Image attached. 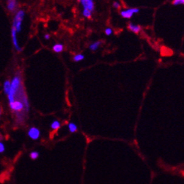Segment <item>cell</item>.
<instances>
[{
  "instance_id": "15",
  "label": "cell",
  "mask_w": 184,
  "mask_h": 184,
  "mask_svg": "<svg viewBox=\"0 0 184 184\" xmlns=\"http://www.w3.org/2000/svg\"><path fill=\"white\" fill-rule=\"evenodd\" d=\"M82 15L85 18H91L92 16V12H91L89 10H87V9H83L82 11Z\"/></svg>"
},
{
  "instance_id": "16",
  "label": "cell",
  "mask_w": 184,
  "mask_h": 184,
  "mask_svg": "<svg viewBox=\"0 0 184 184\" xmlns=\"http://www.w3.org/2000/svg\"><path fill=\"white\" fill-rule=\"evenodd\" d=\"M29 156L32 160H35V159H37L38 157H39V153L37 151H32L30 153Z\"/></svg>"
},
{
  "instance_id": "7",
  "label": "cell",
  "mask_w": 184,
  "mask_h": 184,
  "mask_svg": "<svg viewBox=\"0 0 184 184\" xmlns=\"http://www.w3.org/2000/svg\"><path fill=\"white\" fill-rule=\"evenodd\" d=\"M18 6L17 0H8L7 9L10 13H16Z\"/></svg>"
},
{
  "instance_id": "9",
  "label": "cell",
  "mask_w": 184,
  "mask_h": 184,
  "mask_svg": "<svg viewBox=\"0 0 184 184\" xmlns=\"http://www.w3.org/2000/svg\"><path fill=\"white\" fill-rule=\"evenodd\" d=\"M53 50L54 52L57 53V54H60L64 51V45L61 43L55 44L53 47Z\"/></svg>"
},
{
  "instance_id": "13",
  "label": "cell",
  "mask_w": 184,
  "mask_h": 184,
  "mask_svg": "<svg viewBox=\"0 0 184 184\" xmlns=\"http://www.w3.org/2000/svg\"><path fill=\"white\" fill-rule=\"evenodd\" d=\"M84 59H85V56L82 54H75L74 55L73 58V61H75V62H81V61L83 60Z\"/></svg>"
},
{
  "instance_id": "21",
  "label": "cell",
  "mask_w": 184,
  "mask_h": 184,
  "mask_svg": "<svg viewBox=\"0 0 184 184\" xmlns=\"http://www.w3.org/2000/svg\"><path fill=\"white\" fill-rule=\"evenodd\" d=\"M50 38V35L49 34H45L44 35V39L45 40H49Z\"/></svg>"
},
{
  "instance_id": "3",
  "label": "cell",
  "mask_w": 184,
  "mask_h": 184,
  "mask_svg": "<svg viewBox=\"0 0 184 184\" xmlns=\"http://www.w3.org/2000/svg\"><path fill=\"white\" fill-rule=\"evenodd\" d=\"M140 10L137 8H130V9H124L120 11L121 16L124 19H130L133 17L134 14H138Z\"/></svg>"
},
{
  "instance_id": "18",
  "label": "cell",
  "mask_w": 184,
  "mask_h": 184,
  "mask_svg": "<svg viewBox=\"0 0 184 184\" xmlns=\"http://www.w3.org/2000/svg\"><path fill=\"white\" fill-rule=\"evenodd\" d=\"M112 33H113V30L112 28H110V27H108V28H106V30H105V34H106L107 36H110Z\"/></svg>"
},
{
  "instance_id": "8",
  "label": "cell",
  "mask_w": 184,
  "mask_h": 184,
  "mask_svg": "<svg viewBox=\"0 0 184 184\" xmlns=\"http://www.w3.org/2000/svg\"><path fill=\"white\" fill-rule=\"evenodd\" d=\"M128 29L131 32H133L134 33H139L141 30V27L139 25H137V24H134L133 23H130L128 24Z\"/></svg>"
},
{
  "instance_id": "2",
  "label": "cell",
  "mask_w": 184,
  "mask_h": 184,
  "mask_svg": "<svg viewBox=\"0 0 184 184\" xmlns=\"http://www.w3.org/2000/svg\"><path fill=\"white\" fill-rule=\"evenodd\" d=\"M24 17H25V11L22 9L17 11L14 15V20H13L12 27L16 30L17 33H20L22 30V24L23 22Z\"/></svg>"
},
{
  "instance_id": "17",
  "label": "cell",
  "mask_w": 184,
  "mask_h": 184,
  "mask_svg": "<svg viewBox=\"0 0 184 184\" xmlns=\"http://www.w3.org/2000/svg\"><path fill=\"white\" fill-rule=\"evenodd\" d=\"M172 4L175 6L181 5L184 4V0H173Z\"/></svg>"
},
{
  "instance_id": "23",
  "label": "cell",
  "mask_w": 184,
  "mask_h": 184,
  "mask_svg": "<svg viewBox=\"0 0 184 184\" xmlns=\"http://www.w3.org/2000/svg\"><path fill=\"white\" fill-rule=\"evenodd\" d=\"M1 113H2V110H1V108H0V116H1Z\"/></svg>"
},
{
  "instance_id": "4",
  "label": "cell",
  "mask_w": 184,
  "mask_h": 184,
  "mask_svg": "<svg viewBox=\"0 0 184 184\" xmlns=\"http://www.w3.org/2000/svg\"><path fill=\"white\" fill-rule=\"evenodd\" d=\"M11 40H12L13 45H14L16 51H18V52L22 51V48L19 45L18 40H17V33L13 27H11Z\"/></svg>"
},
{
  "instance_id": "20",
  "label": "cell",
  "mask_w": 184,
  "mask_h": 184,
  "mask_svg": "<svg viewBox=\"0 0 184 184\" xmlns=\"http://www.w3.org/2000/svg\"><path fill=\"white\" fill-rule=\"evenodd\" d=\"M5 147L4 143L2 141H0V153H3L5 151Z\"/></svg>"
},
{
  "instance_id": "10",
  "label": "cell",
  "mask_w": 184,
  "mask_h": 184,
  "mask_svg": "<svg viewBox=\"0 0 184 184\" xmlns=\"http://www.w3.org/2000/svg\"><path fill=\"white\" fill-rule=\"evenodd\" d=\"M103 44L102 41H97L91 44L89 46V50H91L92 51H95L98 49V48L101 47V45Z\"/></svg>"
},
{
  "instance_id": "1",
  "label": "cell",
  "mask_w": 184,
  "mask_h": 184,
  "mask_svg": "<svg viewBox=\"0 0 184 184\" xmlns=\"http://www.w3.org/2000/svg\"><path fill=\"white\" fill-rule=\"evenodd\" d=\"M10 109L15 115L18 124H23L30 110V104L26 93L22 75L17 72L11 80V87L7 94Z\"/></svg>"
},
{
  "instance_id": "22",
  "label": "cell",
  "mask_w": 184,
  "mask_h": 184,
  "mask_svg": "<svg viewBox=\"0 0 184 184\" xmlns=\"http://www.w3.org/2000/svg\"><path fill=\"white\" fill-rule=\"evenodd\" d=\"M1 140H2V135H0V141H1Z\"/></svg>"
},
{
  "instance_id": "5",
  "label": "cell",
  "mask_w": 184,
  "mask_h": 184,
  "mask_svg": "<svg viewBox=\"0 0 184 184\" xmlns=\"http://www.w3.org/2000/svg\"><path fill=\"white\" fill-rule=\"evenodd\" d=\"M28 135L31 139L35 141V140L39 139L40 136H41V131L37 127H31L28 131Z\"/></svg>"
},
{
  "instance_id": "6",
  "label": "cell",
  "mask_w": 184,
  "mask_h": 184,
  "mask_svg": "<svg viewBox=\"0 0 184 184\" xmlns=\"http://www.w3.org/2000/svg\"><path fill=\"white\" fill-rule=\"evenodd\" d=\"M80 2L81 3L83 9H87L92 13L94 12V0H81Z\"/></svg>"
},
{
  "instance_id": "12",
  "label": "cell",
  "mask_w": 184,
  "mask_h": 184,
  "mask_svg": "<svg viewBox=\"0 0 184 184\" xmlns=\"http://www.w3.org/2000/svg\"><path fill=\"white\" fill-rule=\"evenodd\" d=\"M61 127V122L60 121L57 120V119H55L53 121V122L51 123V129L53 130H58Z\"/></svg>"
},
{
  "instance_id": "24",
  "label": "cell",
  "mask_w": 184,
  "mask_h": 184,
  "mask_svg": "<svg viewBox=\"0 0 184 184\" xmlns=\"http://www.w3.org/2000/svg\"><path fill=\"white\" fill-rule=\"evenodd\" d=\"M77 1H78V2H80V1H81V0H77Z\"/></svg>"
},
{
  "instance_id": "11",
  "label": "cell",
  "mask_w": 184,
  "mask_h": 184,
  "mask_svg": "<svg viewBox=\"0 0 184 184\" xmlns=\"http://www.w3.org/2000/svg\"><path fill=\"white\" fill-rule=\"evenodd\" d=\"M11 87V80H6L3 83V92L5 95H7L9 93V90H10Z\"/></svg>"
},
{
  "instance_id": "19",
  "label": "cell",
  "mask_w": 184,
  "mask_h": 184,
  "mask_svg": "<svg viewBox=\"0 0 184 184\" xmlns=\"http://www.w3.org/2000/svg\"><path fill=\"white\" fill-rule=\"evenodd\" d=\"M112 5H113V8H114L115 9H119L121 8V5L120 2L118 1H114V2H113Z\"/></svg>"
},
{
  "instance_id": "14",
  "label": "cell",
  "mask_w": 184,
  "mask_h": 184,
  "mask_svg": "<svg viewBox=\"0 0 184 184\" xmlns=\"http://www.w3.org/2000/svg\"><path fill=\"white\" fill-rule=\"evenodd\" d=\"M77 124L74 123V122H69L68 123V129L70 132L73 133V132H76L77 131Z\"/></svg>"
}]
</instances>
